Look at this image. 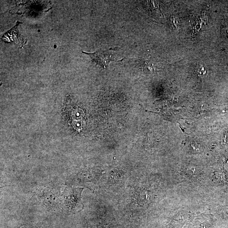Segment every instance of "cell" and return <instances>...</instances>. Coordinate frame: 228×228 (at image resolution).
<instances>
[{
	"label": "cell",
	"mask_w": 228,
	"mask_h": 228,
	"mask_svg": "<svg viewBox=\"0 0 228 228\" xmlns=\"http://www.w3.org/2000/svg\"><path fill=\"white\" fill-rule=\"evenodd\" d=\"M83 188L67 187L63 191V203L65 208L70 213L79 212L83 208L81 201Z\"/></svg>",
	"instance_id": "1"
},
{
	"label": "cell",
	"mask_w": 228,
	"mask_h": 228,
	"mask_svg": "<svg viewBox=\"0 0 228 228\" xmlns=\"http://www.w3.org/2000/svg\"><path fill=\"white\" fill-rule=\"evenodd\" d=\"M115 50L114 48H110L106 50L99 49L93 53H88L82 51L84 54L90 56L93 61L100 65L103 68H106L110 61H118L114 56L113 52Z\"/></svg>",
	"instance_id": "2"
},
{
	"label": "cell",
	"mask_w": 228,
	"mask_h": 228,
	"mask_svg": "<svg viewBox=\"0 0 228 228\" xmlns=\"http://www.w3.org/2000/svg\"><path fill=\"white\" fill-rule=\"evenodd\" d=\"M37 196L39 201L46 208L49 209L56 208L59 205L60 199L56 194L49 189H43L38 191Z\"/></svg>",
	"instance_id": "3"
},
{
	"label": "cell",
	"mask_w": 228,
	"mask_h": 228,
	"mask_svg": "<svg viewBox=\"0 0 228 228\" xmlns=\"http://www.w3.org/2000/svg\"><path fill=\"white\" fill-rule=\"evenodd\" d=\"M207 66L204 64H198L196 68V72L199 77L205 76L207 72Z\"/></svg>",
	"instance_id": "4"
},
{
	"label": "cell",
	"mask_w": 228,
	"mask_h": 228,
	"mask_svg": "<svg viewBox=\"0 0 228 228\" xmlns=\"http://www.w3.org/2000/svg\"><path fill=\"white\" fill-rule=\"evenodd\" d=\"M221 34L228 39V21L224 23L221 27Z\"/></svg>",
	"instance_id": "5"
}]
</instances>
